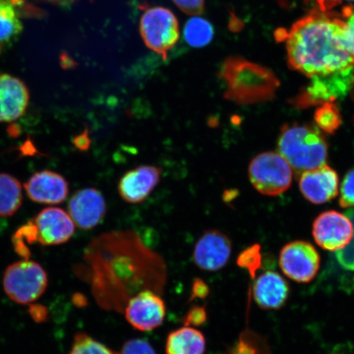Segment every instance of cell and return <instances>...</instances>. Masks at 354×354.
I'll return each instance as SVG.
<instances>
[{
    "label": "cell",
    "mask_w": 354,
    "mask_h": 354,
    "mask_svg": "<svg viewBox=\"0 0 354 354\" xmlns=\"http://www.w3.org/2000/svg\"><path fill=\"white\" fill-rule=\"evenodd\" d=\"M291 68L310 79L295 99L300 109L344 98L354 86V56L344 19L313 11L284 33Z\"/></svg>",
    "instance_id": "6da1fadb"
},
{
    "label": "cell",
    "mask_w": 354,
    "mask_h": 354,
    "mask_svg": "<svg viewBox=\"0 0 354 354\" xmlns=\"http://www.w3.org/2000/svg\"><path fill=\"white\" fill-rule=\"evenodd\" d=\"M224 98L237 104H253L273 98L279 86L272 72L238 57H230L221 66Z\"/></svg>",
    "instance_id": "7a4b0ae2"
},
{
    "label": "cell",
    "mask_w": 354,
    "mask_h": 354,
    "mask_svg": "<svg viewBox=\"0 0 354 354\" xmlns=\"http://www.w3.org/2000/svg\"><path fill=\"white\" fill-rule=\"evenodd\" d=\"M277 147L297 174L316 169L326 165L328 147L317 128L307 124H286L279 136Z\"/></svg>",
    "instance_id": "3957f363"
},
{
    "label": "cell",
    "mask_w": 354,
    "mask_h": 354,
    "mask_svg": "<svg viewBox=\"0 0 354 354\" xmlns=\"http://www.w3.org/2000/svg\"><path fill=\"white\" fill-rule=\"evenodd\" d=\"M4 291L12 301L29 304L41 297L48 286L44 269L34 261L24 259L6 269L3 278Z\"/></svg>",
    "instance_id": "277c9868"
},
{
    "label": "cell",
    "mask_w": 354,
    "mask_h": 354,
    "mask_svg": "<svg viewBox=\"0 0 354 354\" xmlns=\"http://www.w3.org/2000/svg\"><path fill=\"white\" fill-rule=\"evenodd\" d=\"M249 178L260 194L277 196L290 187L293 172L289 162L280 153L269 151L252 159Z\"/></svg>",
    "instance_id": "5b68a950"
},
{
    "label": "cell",
    "mask_w": 354,
    "mask_h": 354,
    "mask_svg": "<svg viewBox=\"0 0 354 354\" xmlns=\"http://www.w3.org/2000/svg\"><path fill=\"white\" fill-rule=\"evenodd\" d=\"M140 32L146 46L167 57L178 41V21L174 13L162 7L143 6Z\"/></svg>",
    "instance_id": "8992f818"
},
{
    "label": "cell",
    "mask_w": 354,
    "mask_h": 354,
    "mask_svg": "<svg viewBox=\"0 0 354 354\" xmlns=\"http://www.w3.org/2000/svg\"><path fill=\"white\" fill-rule=\"evenodd\" d=\"M320 256L306 241L287 243L280 253L279 263L282 272L291 280L307 283L313 280L320 268Z\"/></svg>",
    "instance_id": "52a82bcc"
},
{
    "label": "cell",
    "mask_w": 354,
    "mask_h": 354,
    "mask_svg": "<svg viewBox=\"0 0 354 354\" xmlns=\"http://www.w3.org/2000/svg\"><path fill=\"white\" fill-rule=\"evenodd\" d=\"M353 233L351 220L333 210L322 212L313 225L314 240L326 250H342L351 241Z\"/></svg>",
    "instance_id": "ba28073f"
},
{
    "label": "cell",
    "mask_w": 354,
    "mask_h": 354,
    "mask_svg": "<svg viewBox=\"0 0 354 354\" xmlns=\"http://www.w3.org/2000/svg\"><path fill=\"white\" fill-rule=\"evenodd\" d=\"M232 252V243L227 234L218 230H207L194 245V263L203 271H219L227 264Z\"/></svg>",
    "instance_id": "9c48e42d"
},
{
    "label": "cell",
    "mask_w": 354,
    "mask_h": 354,
    "mask_svg": "<svg viewBox=\"0 0 354 354\" xmlns=\"http://www.w3.org/2000/svg\"><path fill=\"white\" fill-rule=\"evenodd\" d=\"M166 316L165 301L151 290H143L132 297L125 308L126 320L136 330L150 331L162 324Z\"/></svg>",
    "instance_id": "30bf717a"
},
{
    "label": "cell",
    "mask_w": 354,
    "mask_h": 354,
    "mask_svg": "<svg viewBox=\"0 0 354 354\" xmlns=\"http://www.w3.org/2000/svg\"><path fill=\"white\" fill-rule=\"evenodd\" d=\"M37 243L44 246L68 242L75 232V224L68 212L59 207H47L32 221Z\"/></svg>",
    "instance_id": "8fae6325"
},
{
    "label": "cell",
    "mask_w": 354,
    "mask_h": 354,
    "mask_svg": "<svg viewBox=\"0 0 354 354\" xmlns=\"http://www.w3.org/2000/svg\"><path fill=\"white\" fill-rule=\"evenodd\" d=\"M107 211L105 198L95 188L78 190L68 203V214L75 225L82 230H91L104 218Z\"/></svg>",
    "instance_id": "7c38bea8"
},
{
    "label": "cell",
    "mask_w": 354,
    "mask_h": 354,
    "mask_svg": "<svg viewBox=\"0 0 354 354\" xmlns=\"http://www.w3.org/2000/svg\"><path fill=\"white\" fill-rule=\"evenodd\" d=\"M162 169L142 165L126 172L119 180L118 193L128 203H140L147 198L160 181Z\"/></svg>",
    "instance_id": "4fadbf2b"
},
{
    "label": "cell",
    "mask_w": 354,
    "mask_h": 354,
    "mask_svg": "<svg viewBox=\"0 0 354 354\" xmlns=\"http://www.w3.org/2000/svg\"><path fill=\"white\" fill-rule=\"evenodd\" d=\"M30 201L44 205H57L68 196L69 185L64 177L48 170L35 172L24 185Z\"/></svg>",
    "instance_id": "5bb4252c"
},
{
    "label": "cell",
    "mask_w": 354,
    "mask_h": 354,
    "mask_svg": "<svg viewBox=\"0 0 354 354\" xmlns=\"http://www.w3.org/2000/svg\"><path fill=\"white\" fill-rule=\"evenodd\" d=\"M338 187L337 172L326 165L304 172L299 180L301 193L315 205H322L337 196Z\"/></svg>",
    "instance_id": "9a60e30c"
},
{
    "label": "cell",
    "mask_w": 354,
    "mask_h": 354,
    "mask_svg": "<svg viewBox=\"0 0 354 354\" xmlns=\"http://www.w3.org/2000/svg\"><path fill=\"white\" fill-rule=\"evenodd\" d=\"M28 88L20 79L0 74V122L17 120L28 107Z\"/></svg>",
    "instance_id": "2e32d148"
},
{
    "label": "cell",
    "mask_w": 354,
    "mask_h": 354,
    "mask_svg": "<svg viewBox=\"0 0 354 354\" xmlns=\"http://www.w3.org/2000/svg\"><path fill=\"white\" fill-rule=\"evenodd\" d=\"M289 294V285L275 272H264L254 283V299L259 306L264 309H278L284 306Z\"/></svg>",
    "instance_id": "e0dca14e"
},
{
    "label": "cell",
    "mask_w": 354,
    "mask_h": 354,
    "mask_svg": "<svg viewBox=\"0 0 354 354\" xmlns=\"http://www.w3.org/2000/svg\"><path fill=\"white\" fill-rule=\"evenodd\" d=\"M205 335L192 326L181 327L167 336V354H205Z\"/></svg>",
    "instance_id": "ac0fdd59"
},
{
    "label": "cell",
    "mask_w": 354,
    "mask_h": 354,
    "mask_svg": "<svg viewBox=\"0 0 354 354\" xmlns=\"http://www.w3.org/2000/svg\"><path fill=\"white\" fill-rule=\"evenodd\" d=\"M22 188L19 180L7 174H0V218L15 214L22 203Z\"/></svg>",
    "instance_id": "d6986e66"
},
{
    "label": "cell",
    "mask_w": 354,
    "mask_h": 354,
    "mask_svg": "<svg viewBox=\"0 0 354 354\" xmlns=\"http://www.w3.org/2000/svg\"><path fill=\"white\" fill-rule=\"evenodd\" d=\"M24 30L19 13L12 0H0V48L16 41Z\"/></svg>",
    "instance_id": "ffe728a7"
},
{
    "label": "cell",
    "mask_w": 354,
    "mask_h": 354,
    "mask_svg": "<svg viewBox=\"0 0 354 354\" xmlns=\"http://www.w3.org/2000/svg\"><path fill=\"white\" fill-rule=\"evenodd\" d=\"M214 35V26L209 21L194 17L185 24L184 37L190 46L203 47L210 44Z\"/></svg>",
    "instance_id": "44dd1931"
},
{
    "label": "cell",
    "mask_w": 354,
    "mask_h": 354,
    "mask_svg": "<svg viewBox=\"0 0 354 354\" xmlns=\"http://www.w3.org/2000/svg\"><path fill=\"white\" fill-rule=\"evenodd\" d=\"M314 119L320 129L330 135L335 134L342 123V113L334 102L321 104L316 110Z\"/></svg>",
    "instance_id": "7402d4cb"
},
{
    "label": "cell",
    "mask_w": 354,
    "mask_h": 354,
    "mask_svg": "<svg viewBox=\"0 0 354 354\" xmlns=\"http://www.w3.org/2000/svg\"><path fill=\"white\" fill-rule=\"evenodd\" d=\"M70 354H115L97 340L86 334L79 333L75 336Z\"/></svg>",
    "instance_id": "603a6c76"
},
{
    "label": "cell",
    "mask_w": 354,
    "mask_h": 354,
    "mask_svg": "<svg viewBox=\"0 0 354 354\" xmlns=\"http://www.w3.org/2000/svg\"><path fill=\"white\" fill-rule=\"evenodd\" d=\"M262 260L261 247L256 243L241 252L238 257L237 264L241 268L247 269L251 277L254 278L257 271L262 267Z\"/></svg>",
    "instance_id": "cb8c5ba5"
},
{
    "label": "cell",
    "mask_w": 354,
    "mask_h": 354,
    "mask_svg": "<svg viewBox=\"0 0 354 354\" xmlns=\"http://www.w3.org/2000/svg\"><path fill=\"white\" fill-rule=\"evenodd\" d=\"M232 354H268V351L263 346L262 340L249 333L242 336L234 347Z\"/></svg>",
    "instance_id": "d4e9b609"
},
{
    "label": "cell",
    "mask_w": 354,
    "mask_h": 354,
    "mask_svg": "<svg viewBox=\"0 0 354 354\" xmlns=\"http://www.w3.org/2000/svg\"><path fill=\"white\" fill-rule=\"evenodd\" d=\"M346 215L351 220L354 228V209L348 210ZM335 258L344 269L354 272V234L351 241L342 250L336 252Z\"/></svg>",
    "instance_id": "484cf974"
},
{
    "label": "cell",
    "mask_w": 354,
    "mask_h": 354,
    "mask_svg": "<svg viewBox=\"0 0 354 354\" xmlns=\"http://www.w3.org/2000/svg\"><path fill=\"white\" fill-rule=\"evenodd\" d=\"M339 205L343 209L354 207V169L344 176L340 189Z\"/></svg>",
    "instance_id": "4316f807"
},
{
    "label": "cell",
    "mask_w": 354,
    "mask_h": 354,
    "mask_svg": "<svg viewBox=\"0 0 354 354\" xmlns=\"http://www.w3.org/2000/svg\"><path fill=\"white\" fill-rule=\"evenodd\" d=\"M117 354H157L147 340L134 339L128 340Z\"/></svg>",
    "instance_id": "83f0119b"
},
{
    "label": "cell",
    "mask_w": 354,
    "mask_h": 354,
    "mask_svg": "<svg viewBox=\"0 0 354 354\" xmlns=\"http://www.w3.org/2000/svg\"><path fill=\"white\" fill-rule=\"evenodd\" d=\"M180 10L190 15H201L205 0H172Z\"/></svg>",
    "instance_id": "f1b7e54d"
},
{
    "label": "cell",
    "mask_w": 354,
    "mask_h": 354,
    "mask_svg": "<svg viewBox=\"0 0 354 354\" xmlns=\"http://www.w3.org/2000/svg\"><path fill=\"white\" fill-rule=\"evenodd\" d=\"M342 15L349 46L354 56V7L344 8Z\"/></svg>",
    "instance_id": "f546056e"
},
{
    "label": "cell",
    "mask_w": 354,
    "mask_h": 354,
    "mask_svg": "<svg viewBox=\"0 0 354 354\" xmlns=\"http://www.w3.org/2000/svg\"><path fill=\"white\" fill-rule=\"evenodd\" d=\"M207 319V314L205 308L194 307L189 310L185 316L184 322L185 326H201Z\"/></svg>",
    "instance_id": "4dcf8cb0"
},
{
    "label": "cell",
    "mask_w": 354,
    "mask_h": 354,
    "mask_svg": "<svg viewBox=\"0 0 354 354\" xmlns=\"http://www.w3.org/2000/svg\"><path fill=\"white\" fill-rule=\"evenodd\" d=\"M209 290L205 282L197 280L194 283L193 286V297L194 298H205L209 294Z\"/></svg>",
    "instance_id": "1f68e13d"
},
{
    "label": "cell",
    "mask_w": 354,
    "mask_h": 354,
    "mask_svg": "<svg viewBox=\"0 0 354 354\" xmlns=\"http://www.w3.org/2000/svg\"><path fill=\"white\" fill-rule=\"evenodd\" d=\"M322 12H328L343 2H354V0H317Z\"/></svg>",
    "instance_id": "d6a6232c"
},
{
    "label": "cell",
    "mask_w": 354,
    "mask_h": 354,
    "mask_svg": "<svg viewBox=\"0 0 354 354\" xmlns=\"http://www.w3.org/2000/svg\"><path fill=\"white\" fill-rule=\"evenodd\" d=\"M75 0H56L55 3L60 4V6H69L73 3Z\"/></svg>",
    "instance_id": "836d02e7"
},
{
    "label": "cell",
    "mask_w": 354,
    "mask_h": 354,
    "mask_svg": "<svg viewBox=\"0 0 354 354\" xmlns=\"http://www.w3.org/2000/svg\"><path fill=\"white\" fill-rule=\"evenodd\" d=\"M48 1H50V2H52V3H55L56 0H48Z\"/></svg>",
    "instance_id": "e575fe53"
}]
</instances>
